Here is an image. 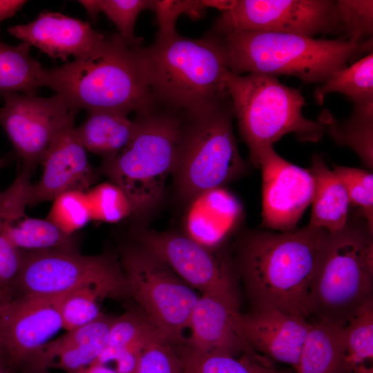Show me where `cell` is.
I'll list each match as a JSON object with an SVG mask.
<instances>
[{"instance_id": "obj_1", "label": "cell", "mask_w": 373, "mask_h": 373, "mask_svg": "<svg viewBox=\"0 0 373 373\" xmlns=\"http://www.w3.org/2000/svg\"><path fill=\"white\" fill-rule=\"evenodd\" d=\"M329 233L309 225L245 232L233 266L253 309H278L309 319L311 287Z\"/></svg>"}, {"instance_id": "obj_2", "label": "cell", "mask_w": 373, "mask_h": 373, "mask_svg": "<svg viewBox=\"0 0 373 373\" xmlns=\"http://www.w3.org/2000/svg\"><path fill=\"white\" fill-rule=\"evenodd\" d=\"M41 81V87L53 90L75 115L82 110L139 114L155 104L135 46L119 34L106 36L72 61L44 68Z\"/></svg>"}, {"instance_id": "obj_3", "label": "cell", "mask_w": 373, "mask_h": 373, "mask_svg": "<svg viewBox=\"0 0 373 373\" xmlns=\"http://www.w3.org/2000/svg\"><path fill=\"white\" fill-rule=\"evenodd\" d=\"M135 48L155 102L191 115L230 98L229 70L216 36L191 39L178 34Z\"/></svg>"}, {"instance_id": "obj_4", "label": "cell", "mask_w": 373, "mask_h": 373, "mask_svg": "<svg viewBox=\"0 0 373 373\" xmlns=\"http://www.w3.org/2000/svg\"><path fill=\"white\" fill-rule=\"evenodd\" d=\"M213 35L224 50L231 72L291 75L305 83L325 82L352 59L372 49V39L360 43L344 37L323 39L247 30Z\"/></svg>"}, {"instance_id": "obj_5", "label": "cell", "mask_w": 373, "mask_h": 373, "mask_svg": "<svg viewBox=\"0 0 373 373\" xmlns=\"http://www.w3.org/2000/svg\"><path fill=\"white\" fill-rule=\"evenodd\" d=\"M186 119V114L155 103L136 114L129 141L115 157L102 162L101 171L124 193L132 215H147L163 199Z\"/></svg>"}, {"instance_id": "obj_6", "label": "cell", "mask_w": 373, "mask_h": 373, "mask_svg": "<svg viewBox=\"0 0 373 373\" xmlns=\"http://www.w3.org/2000/svg\"><path fill=\"white\" fill-rule=\"evenodd\" d=\"M226 86L233 117L254 166L258 167L262 152L286 134L292 133L301 141L316 142L325 132L320 122L303 115L305 100L300 90L285 86L276 77L236 75L229 70Z\"/></svg>"}, {"instance_id": "obj_7", "label": "cell", "mask_w": 373, "mask_h": 373, "mask_svg": "<svg viewBox=\"0 0 373 373\" xmlns=\"http://www.w3.org/2000/svg\"><path fill=\"white\" fill-rule=\"evenodd\" d=\"M372 233L363 218L329 233L311 287L310 317L345 325L373 300Z\"/></svg>"}, {"instance_id": "obj_8", "label": "cell", "mask_w": 373, "mask_h": 373, "mask_svg": "<svg viewBox=\"0 0 373 373\" xmlns=\"http://www.w3.org/2000/svg\"><path fill=\"white\" fill-rule=\"evenodd\" d=\"M230 98L195 115H186L173 177L178 197L189 202L223 187L247 171L235 138Z\"/></svg>"}, {"instance_id": "obj_9", "label": "cell", "mask_w": 373, "mask_h": 373, "mask_svg": "<svg viewBox=\"0 0 373 373\" xmlns=\"http://www.w3.org/2000/svg\"><path fill=\"white\" fill-rule=\"evenodd\" d=\"M120 265L130 297L171 343H182L200 296L160 258L135 242L122 247Z\"/></svg>"}, {"instance_id": "obj_10", "label": "cell", "mask_w": 373, "mask_h": 373, "mask_svg": "<svg viewBox=\"0 0 373 373\" xmlns=\"http://www.w3.org/2000/svg\"><path fill=\"white\" fill-rule=\"evenodd\" d=\"M22 295L60 296L91 287L104 298L130 297L120 262L107 254L48 249L23 254L17 285Z\"/></svg>"}, {"instance_id": "obj_11", "label": "cell", "mask_w": 373, "mask_h": 373, "mask_svg": "<svg viewBox=\"0 0 373 373\" xmlns=\"http://www.w3.org/2000/svg\"><path fill=\"white\" fill-rule=\"evenodd\" d=\"M335 1L233 0L208 34L247 30L314 37L335 31Z\"/></svg>"}, {"instance_id": "obj_12", "label": "cell", "mask_w": 373, "mask_h": 373, "mask_svg": "<svg viewBox=\"0 0 373 373\" xmlns=\"http://www.w3.org/2000/svg\"><path fill=\"white\" fill-rule=\"evenodd\" d=\"M0 108L4 129L23 166L34 169L57 136L75 125V116L57 94L48 97L21 93L6 95Z\"/></svg>"}, {"instance_id": "obj_13", "label": "cell", "mask_w": 373, "mask_h": 373, "mask_svg": "<svg viewBox=\"0 0 373 373\" xmlns=\"http://www.w3.org/2000/svg\"><path fill=\"white\" fill-rule=\"evenodd\" d=\"M65 295H22L0 306V351L10 370L29 371L46 344L62 327Z\"/></svg>"}, {"instance_id": "obj_14", "label": "cell", "mask_w": 373, "mask_h": 373, "mask_svg": "<svg viewBox=\"0 0 373 373\" xmlns=\"http://www.w3.org/2000/svg\"><path fill=\"white\" fill-rule=\"evenodd\" d=\"M135 242L164 262L182 280L202 294L236 291L234 267L214 248L205 247L187 236L139 228Z\"/></svg>"}, {"instance_id": "obj_15", "label": "cell", "mask_w": 373, "mask_h": 373, "mask_svg": "<svg viewBox=\"0 0 373 373\" xmlns=\"http://www.w3.org/2000/svg\"><path fill=\"white\" fill-rule=\"evenodd\" d=\"M258 167L262 180V227L280 232L296 229L313 199L312 173L287 161L273 147L262 152Z\"/></svg>"}, {"instance_id": "obj_16", "label": "cell", "mask_w": 373, "mask_h": 373, "mask_svg": "<svg viewBox=\"0 0 373 373\" xmlns=\"http://www.w3.org/2000/svg\"><path fill=\"white\" fill-rule=\"evenodd\" d=\"M240 313L236 291L202 294L190 316L191 336L184 343L204 353L236 356L240 352H256L240 333Z\"/></svg>"}, {"instance_id": "obj_17", "label": "cell", "mask_w": 373, "mask_h": 373, "mask_svg": "<svg viewBox=\"0 0 373 373\" xmlns=\"http://www.w3.org/2000/svg\"><path fill=\"white\" fill-rule=\"evenodd\" d=\"M75 129L72 125L63 130L46 153L41 178L29 187L28 206L52 201L66 192L90 189L95 176Z\"/></svg>"}, {"instance_id": "obj_18", "label": "cell", "mask_w": 373, "mask_h": 373, "mask_svg": "<svg viewBox=\"0 0 373 373\" xmlns=\"http://www.w3.org/2000/svg\"><path fill=\"white\" fill-rule=\"evenodd\" d=\"M238 325L245 341L254 350L295 370L311 322L280 309L263 308L240 313Z\"/></svg>"}, {"instance_id": "obj_19", "label": "cell", "mask_w": 373, "mask_h": 373, "mask_svg": "<svg viewBox=\"0 0 373 373\" xmlns=\"http://www.w3.org/2000/svg\"><path fill=\"white\" fill-rule=\"evenodd\" d=\"M8 32L51 59L63 61L89 53L106 37L87 21L49 11L41 12L30 23L8 28Z\"/></svg>"}, {"instance_id": "obj_20", "label": "cell", "mask_w": 373, "mask_h": 373, "mask_svg": "<svg viewBox=\"0 0 373 373\" xmlns=\"http://www.w3.org/2000/svg\"><path fill=\"white\" fill-rule=\"evenodd\" d=\"M189 202L187 236L209 248L216 247L231 233L242 214L239 202L223 187L205 191Z\"/></svg>"}, {"instance_id": "obj_21", "label": "cell", "mask_w": 373, "mask_h": 373, "mask_svg": "<svg viewBox=\"0 0 373 373\" xmlns=\"http://www.w3.org/2000/svg\"><path fill=\"white\" fill-rule=\"evenodd\" d=\"M295 372L353 373L347 361L345 325L312 321Z\"/></svg>"}, {"instance_id": "obj_22", "label": "cell", "mask_w": 373, "mask_h": 373, "mask_svg": "<svg viewBox=\"0 0 373 373\" xmlns=\"http://www.w3.org/2000/svg\"><path fill=\"white\" fill-rule=\"evenodd\" d=\"M309 170L314 178L315 189L307 225L331 233L338 232L349 220L351 203L346 189L321 156L314 155Z\"/></svg>"}, {"instance_id": "obj_23", "label": "cell", "mask_w": 373, "mask_h": 373, "mask_svg": "<svg viewBox=\"0 0 373 373\" xmlns=\"http://www.w3.org/2000/svg\"><path fill=\"white\" fill-rule=\"evenodd\" d=\"M134 122L128 115L108 111L88 112L85 121L75 127L76 136L89 152L100 155L103 161L115 157L129 141Z\"/></svg>"}, {"instance_id": "obj_24", "label": "cell", "mask_w": 373, "mask_h": 373, "mask_svg": "<svg viewBox=\"0 0 373 373\" xmlns=\"http://www.w3.org/2000/svg\"><path fill=\"white\" fill-rule=\"evenodd\" d=\"M174 347L183 373H296L293 368H281L259 353L245 352L240 358L217 353H204L188 347L184 341Z\"/></svg>"}, {"instance_id": "obj_25", "label": "cell", "mask_w": 373, "mask_h": 373, "mask_svg": "<svg viewBox=\"0 0 373 373\" xmlns=\"http://www.w3.org/2000/svg\"><path fill=\"white\" fill-rule=\"evenodd\" d=\"M318 122L336 143L351 148L372 169L373 99L354 104L351 116L343 123L328 110L321 113Z\"/></svg>"}, {"instance_id": "obj_26", "label": "cell", "mask_w": 373, "mask_h": 373, "mask_svg": "<svg viewBox=\"0 0 373 373\" xmlns=\"http://www.w3.org/2000/svg\"><path fill=\"white\" fill-rule=\"evenodd\" d=\"M25 42L12 46L0 41V99L17 93L35 96L41 87V64L30 54Z\"/></svg>"}, {"instance_id": "obj_27", "label": "cell", "mask_w": 373, "mask_h": 373, "mask_svg": "<svg viewBox=\"0 0 373 373\" xmlns=\"http://www.w3.org/2000/svg\"><path fill=\"white\" fill-rule=\"evenodd\" d=\"M1 233L21 250H75L73 235L48 220L30 217L25 211L4 223Z\"/></svg>"}, {"instance_id": "obj_28", "label": "cell", "mask_w": 373, "mask_h": 373, "mask_svg": "<svg viewBox=\"0 0 373 373\" xmlns=\"http://www.w3.org/2000/svg\"><path fill=\"white\" fill-rule=\"evenodd\" d=\"M330 93H342L353 104L373 99V53L336 72L318 87L314 93L316 103L323 104Z\"/></svg>"}, {"instance_id": "obj_29", "label": "cell", "mask_w": 373, "mask_h": 373, "mask_svg": "<svg viewBox=\"0 0 373 373\" xmlns=\"http://www.w3.org/2000/svg\"><path fill=\"white\" fill-rule=\"evenodd\" d=\"M157 329L141 309L131 310L115 318L106 345L94 363L106 365L115 361L123 350L135 343L145 342Z\"/></svg>"}, {"instance_id": "obj_30", "label": "cell", "mask_w": 373, "mask_h": 373, "mask_svg": "<svg viewBox=\"0 0 373 373\" xmlns=\"http://www.w3.org/2000/svg\"><path fill=\"white\" fill-rule=\"evenodd\" d=\"M114 320L115 318L104 315L93 323L68 331L64 336L48 342L36 358L30 370L48 369L56 356L67 349L87 343L107 341Z\"/></svg>"}, {"instance_id": "obj_31", "label": "cell", "mask_w": 373, "mask_h": 373, "mask_svg": "<svg viewBox=\"0 0 373 373\" xmlns=\"http://www.w3.org/2000/svg\"><path fill=\"white\" fill-rule=\"evenodd\" d=\"M335 31L360 43L372 39L373 1L338 0L334 8Z\"/></svg>"}, {"instance_id": "obj_32", "label": "cell", "mask_w": 373, "mask_h": 373, "mask_svg": "<svg viewBox=\"0 0 373 373\" xmlns=\"http://www.w3.org/2000/svg\"><path fill=\"white\" fill-rule=\"evenodd\" d=\"M347 361L354 370L373 358V300L369 301L345 325Z\"/></svg>"}, {"instance_id": "obj_33", "label": "cell", "mask_w": 373, "mask_h": 373, "mask_svg": "<svg viewBox=\"0 0 373 373\" xmlns=\"http://www.w3.org/2000/svg\"><path fill=\"white\" fill-rule=\"evenodd\" d=\"M104 298L95 288L83 287L66 294L61 302L63 329L70 331L100 318L103 314L98 300Z\"/></svg>"}, {"instance_id": "obj_34", "label": "cell", "mask_w": 373, "mask_h": 373, "mask_svg": "<svg viewBox=\"0 0 373 373\" xmlns=\"http://www.w3.org/2000/svg\"><path fill=\"white\" fill-rule=\"evenodd\" d=\"M52 201L46 220L68 235L92 220L86 192H66Z\"/></svg>"}, {"instance_id": "obj_35", "label": "cell", "mask_w": 373, "mask_h": 373, "mask_svg": "<svg viewBox=\"0 0 373 373\" xmlns=\"http://www.w3.org/2000/svg\"><path fill=\"white\" fill-rule=\"evenodd\" d=\"M91 220L116 222L132 215L129 201L114 184L105 182L86 192Z\"/></svg>"}, {"instance_id": "obj_36", "label": "cell", "mask_w": 373, "mask_h": 373, "mask_svg": "<svg viewBox=\"0 0 373 373\" xmlns=\"http://www.w3.org/2000/svg\"><path fill=\"white\" fill-rule=\"evenodd\" d=\"M334 172L344 184L351 205L360 208L361 216L373 231V174L350 166L334 165Z\"/></svg>"}, {"instance_id": "obj_37", "label": "cell", "mask_w": 373, "mask_h": 373, "mask_svg": "<svg viewBox=\"0 0 373 373\" xmlns=\"http://www.w3.org/2000/svg\"><path fill=\"white\" fill-rule=\"evenodd\" d=\"M137 373H183L174 345L158 329L144 345Z\"/></svg>"}, {"instance_id": "obj_38", "label": "cell", "mask_w": 373, "mask_h": 373, "mask_svg": "<svg viewBox=\"0 0 373 373\" xmlns=\"http://www.w3.org/2000/svg\"><path fill=\"white\" fill-rule=\"evenodd\" d=\"M100 12L115 24L118 34L131 47L140 45L134 28L137 17L145 10H152L153 0H98Z\"/></svg>"}, {"instance_id": "obj_39", "label": "cell", "mask_w": 373, "mask_h": 373, "mask_svg": "<svg viewBox=\"0 0 373 373\" xmlns=\"http://www.w3.org/2000/svg\"><path fill=\"white\" fill-rule=\"evenodd\" d=\"M206 6L202 0H153L158 30L155 39H165L178 35L176 22L182 15L192 19H199L205 14Z\"/></svg>"}, {"instance_id": "obj_40", "label": "cell", "mask_w": 373, "mask_h": 373, "mask_svg": "<svg viewBox=\"0 0 373 373\" xmlns=\"http://www.w3.org/2000/svg\"><path fill=\"white\" fill-rule=\"evenodd\" d=\"M23 254L0 233V287L12 294L21 270Z\"/></svg>"}, {"instance_id": "obj_41", "label": "cell", "mask_w": 373, "mask_h": 373, "mask_svg": "<svg viewBox=\"0 0 373 373\" xmlns=\"http://www.w3.org/2000/svg\"><path fill=\"white\" fill-rule=\"evenodd\" d=\"M146 341L135 343L126 347L119 353L115 361L116 362L115 370L118 372H138L142 352Z\"/></svg>"}, {"instance_id": "obj_42", "label": "cell", "mask_w": 373, "mask_h": 373, "mask_svg": "<svg viewBox=\"0 0 373 373\" xmlns=\"http://www.w3.org/2000/svg\"><path fill=\"white\" fill-rule=\"evenodd\" d=\"M26 3L23 0H0V23L14 16Z\"/></svg>"}, {"instance_id": "obj_43", "label": "cell", "mask_w": 373, "mask_h": 373, "mask_svg": "<svg viewBox=\"0 0 373 373\" xmlns=\"http://www.w3.org/2000/svg\"><path fill=\"white\" fill-rule=\"evenodd\" d=\"M78 2L84 6L88 16L93 21H95L98 14L100 12L98 0H80Z\"/></svg>"}, {"instance_id": "obj_44", "label": "cell", "mask_w": 373, "mask_h": 373, "mask_svg": "<svg viewBox=\"0 0 373 373\" xmlns=\"http://www.w3.org/2000/svg\"><path fill=\"white\" fill-rule=\"evenodd\" d=\"M206 8H213L222 12L228 10L232 6L233 0H202Z\"/></svg>"}, {"instance_id": "obj_45", "label": "cell", "mask_w": 373, "mask_h": 373, "mask_svg": "<svg viewBox=\"0 0 373 373\" xmlns=\"http://www.w3.org/2000/svg\"><path fill=\"white\" fill-rule=\"evenodd\" d=\"M77 373H119L116 370L111 369L106 365L93 363L82 369Z\"/></svg>"}, {"instance_id": "obj_46", "label": "cell", "mask_w": 373, "mask_h": 373, "mask_svg": "<svg viewBox=\"0 0 373 373\" xmlns=\"http://www.w3.org/2000/svg\"><path fill=\"white\" fill-rule=\"evenodd\" d=\"M12 294L0 287V306L12 300Z\"/></svg>"}, {"instance_id": "obj_47", "label": "cell", "mask_w": 373, "mask_h": 373, "mask_svg": "<svg viewBox=\"0 0 373 373\" xmlns=\"http://www.w3.org/2000/svg\"><path fill=\"white\" fill-rule=\"evenodd\" d=\"M26 373H49L47 370V369H33L30 370Z\"/></svg>"}, {"instance_id": "obj_48", "label": "cell", "mask_w": 373, "mask_h": 373, "mask_svg": "<svg viewBox=\"0 0 373 373\" xmlns=\"http://www.w3.org/2000/svg\"><path fill=\"white\" fill-rule=\"evenodd\" d=\"M0 373H12V371L10 370L5 365L0 363Z\"/></svg>"}, {"instance_id": "obj_49", "label": "cell", "mask_w": 373, "mask_h": 373, "mask_svg": "<svg viewBox=\"0 0 373 373\" xmlns=\"http://www.w3.org/2000/svg\"><path fill=\"white\" fill-rule=\"evenodd\" d=\"M8 160L7 157H0V170L5 166Z\"/></svg>"}, {"instance_id": "obj_50", "label": "cell", "mask_w": 373, "mask_h": 373, "mask_svg": "<svg viewBox=\"0 0 373 373\" xmlns=\"http://www.w3.org/2000/svg\"><path fill=\"white\" fill-rule=\"evenodd\" d=\"M0 363H3V365H5V363H4V361H3V356H2V354L1 353V351H0Z\"/></svg>"}]
</instances>
